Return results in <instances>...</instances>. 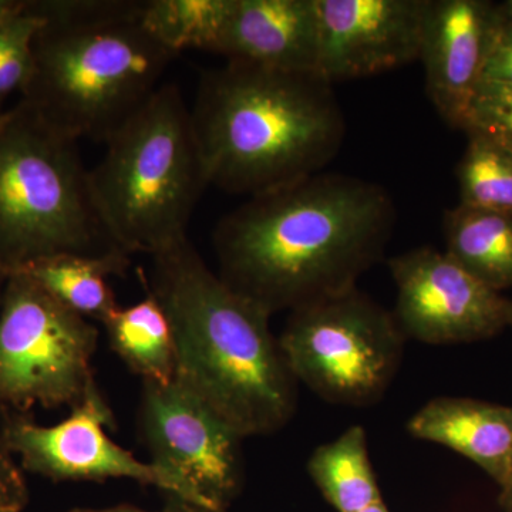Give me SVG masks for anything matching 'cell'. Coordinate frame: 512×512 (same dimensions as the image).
I'll return each mask as SVG.
<instances>
[{
	"instance_id": "cell-1",
	"label": "cell",
	"mask_w": 512,
	"mask_h": 512,
	"mask_svg": "<svg viewBox=\"0 0 512 512\" xmlns=\"http://www.w3.org/2000/svg\"><path fill=\"white\" fill-rule=\"evenodd\" d=\"M396 208L383 187L319 173L249 197L214 231L220 278L268 315L356 288L383 258Z\"/></svg>"
},
{
	"instance_id": "cell-2",
	"label": "cell",
	"mask_w": 512,
	"mask_h": 512,
	"mask_svg": "<svg viewBox=\"0 0 512 512\" xmlns=\"http://www.w3.org/2000/svg\"><path fill=\"white\" fill-rule=\"evenodd\" d=\"M148 292L173 329L175 380L244 439L284 429L298 382L264 309L229 288L185 238L151 256Z\"/></svg>"
},
{
	"instance_id": "cell-3",
	"label": "cell",
	"mask_w": 512,
	"mask_h": 512,
	"mask_svg": "<svg viewBox=\"0 0 512 512\" xmlns=\"http://www.w3.org/2000/svg\"><path fill=\"white\" fill-rule=\"evenodd\" d=\"M190 110L208 181L231 194L322 173L345 140L333 84L315 72L227 62L202 74Z\"/></svg>"
},
{
	"instance_id": "cell-4",
	"label": "cell",
	"mask_w": 512,
	"mask_h": 512,
	"mask_svg": "<svg viewBox=\"0 0 512 512\" xmlns=\"http://www.w3.org/2000/svg\"><path fill=\"white\" fill-rule=\"evenodd\" d=\"M143 5L33 0L45 23L20 101L64 136L106 143L157 92L175 57L144 26Z\"/></svg>"
},
{
	"instance_id": "cell-5",
	"label": "cell",
	"mask_w": 512,
	"mask_h": 512,
	"mask_svg": "<svg viewBox=\"0 0 512 512\" xmlns=\"http://www.w3.org/2000/svg\"><path fill=\"white\" fill-rule=\"evenodd\" d=\"M104 146L89 185L110 244L130 256H154L188 238L210 181L180 87L161 84Z\"/></svg>"
},
{
	"instance_id": "cell-6",
	"label": "cell",
	"mask_w": 512,
	"mask_h": 512,
	"mask_svg": "<svg viewBox=\"0 0 512 512\" xmlns=\"http://www.w3.org/2000/svg\"><path fill=\"white\" fill-rule=\"evenodd\" d=\"M79 141L19 101L0 126V259L9 274L63 252L114 248L90 195Z\"/></svg>"
},
{
	"instance_id": "cell-7",
	"label": "cell",
	"mask_w": 512,
	"mask_h": 512,
	"mask_svg": "<svg viewBox=\"0 0 512 512\" xmlns=\"http://www.w3.org/2000/svg\"><path fill=\"white\" fill-rule=\"evenodd\" d=\"M393 313L355 288L291 312L279 340L296 382L340 406L376 403L402 362Z\"/></svg>"
},
{
	"instance_id": "cell-8",
	"label": "cell",
	"mask_w": 512,
	"mask_h": 512,
	"mask_svg": "<svg viewBox=\"0 0 512 512\" xmlns=\"http://www.w3.org/2000/svg\"><path fill=\"white\" fill-rule=\"evenodd\" d=\"M99 332L22 272H10L0 298V409L79 404L96 383Z\"/></svg>"
},
{
	"instance_id": "cell-9",
	"label": "cell",
	"mask_w": 512,
	"mask_h": 512,
	"mask_svg": "<svg viewBox=\"0 0 512 512\" xmlns=\"http://www.w3.org/2000/svg\"><path fill=\"white\" fill-rule=\"evenodd\" d=\"M106 427H114V414L94 383L66 420L42 426L23 414H9L0 434L23 471L36 476L56 483L127 478L167 491L195 510L210 512L181 478L151 461L138 460L110 439Z\"/></svg>"
},
{
	"instance_id": "cell-10",
	"label": "cell",
	"mask_w": 512,
	"mask_h": 512,
	"mask_svg": "<svg viewBox=\"0 0 512 512\" xmlns=\"http://www.w3.org/2000/svg\"><path fill=\"white\" fill-rule=\"evenodd\" d=\"M138 426L151 463L220 512L238 490L244 437L177 382H143Z\"/></svg>"
},
{
	"instance_id": "cell-11",
	"label": "cell",
	"mask_w": 512,
	"mask_h": 512,
	"mask_svg": "<svg viewBox=\"0 0 512 512\" xmlns=\"http://www.w3.org/2000/svg\"><path fill=\"white\" fill-rule=\"evenodd\" d=\"M393 316L406 338L454 345L493 338L512 326V301L446 252L417 248L389 261Z\"/></svg>"
},
{
	"instance_id": "cell-12",
	"label": "cell",
	"mask_w": 512,
	"mask_h": 512,
	"mask_svg": "<svg viewBox=\"0 0 512 512\" xmlns=\"http://www.w3.org/2000/svg\"><path fill=\"white\" fill-rule=\"evenodd\" d=\"M427 0H316L318 73L330 84L419 60Z\"/></svg>"
},
{
	"instance_id": "cell-13",
	"label": "cell",
	"mask_w": 512,
	"mask_h": 512,
	"mask_svg": "<svg viewBox=\"0 0 512 512\" xmlns=\"http://www.w3.org/2000/svg\"><path fill=\"white\" fill-rule=\"evenodd\" d=\"M495 28L494 3L427 0L419 60L426 90L441 119L463 130L471 101L483 82Z\"/></svg>"
},
{
	"instance_id": "cell-14",
	"label": "cell",
	"mask_w": 512,
	"mask_h": 512,
	"mask_svg": "<svg viewBox=\"0 0 512 512\" xmlns=\"http://www.w3.org/2000/svg\"><path fill=\"white\" fill-rule=\"evenodd\" d=\"M215 55L282 72L318 73L316 0H234Z\"/></svg>"
},
{
	"instance_id": "cell-15",
	"label": "cell",
	"mask_w": 512,
	"mask_h": 512,
	"mask_svg": "<svg viewBox=\"0 0 512 512\" xmlns=\"http://www.w3.org/2000/svg\"><path fill=\"white\" fill-rule=\"evenodd\" d=\"M407 430L473 461L504 490L512 483V406L439 397L414 414Z\"/></svg>"
},
{
	"instance_id": "cell-16",
	"label": "cell",
	"mask_w": 512,
	"mask_h": 512,
	"mask_svg": "<svg viewBox=\"0 0 512 512\" xmlns=\"http://www.w3.org/2000/svg\"><path fill=\"white\" fill-rule=\"evenodd\" d=\"M130 255L117 248L100 254L63 252L18 269L42 286L57 302L87 320L103 323L119 308L107 279L123 275Z\"/></svg>"
},
{
	"instance_id": "cell-17",
	"label": "cell",
	"mask_w": 512,
	"mask_h": 512,
	"mask_svg": "<svg viewBox=\"0 0 512 512\" xmlns=\"http://www.w3.org/2000/svg\"><path fill=\"white\" fill-rule=\"evenodd\" d=\"M443 227L447 255L495 291L512 288V215L458 204Z\"/></svg>"
},
{
	"instance_id": "cell-18",
	"label": "cell",
	"mask_w": 512,
	"mask_h": 512,
	"mask_svg": "<svg viewBox=\"0 0 512 512\" xmlns=\"http://www.w3.org/2000/svg\"><path fill=\"white\" fill-rule=\"evenodd\" d=\"M111 350L143 382H174L177 372L173 329L163 306L148 292L103 322Z\"/></svg>"
},
{
	"instance_id": "cell-19",
	"label": "cell",
	"mask_w": 512,
	"mask_h": 512,
	"mask_svg": "<svg viewBox=\"0 0 512 512\" xmlns=\"http://www.w3.org/2000/svg\"><path fill=\"white\" fill-rule=\"evenodd\" d=\"M308 471L339 512H362L382 501L362 426L349 427L338 439L316 448Z\"/></svg>"
},
{
	"instance_id": "cell-20",
	"label": "cell",
	"mask_w": 512,
	"mask_h": 512,
	"mask_svg": "<svg viewBox=\"0 0 512 512\" xmlns=\"http://www.w3.org/2000/svg\"><path fill=\"white\" fill-rule=\"evenodd\" d=\"M234 0H147L143 23L175 56L188 49L215 53Z\"/></svg>"
},
{
	"instance_id": "cell-21",
	"label": "cell",
	"mask_w": 512,
	"mask_h": 512,
	"mask_svg": "<svg viewBox=\"0 0 512 512\" xmlns=\"http://www.w3.org/2000/svg\"><path fill=\"white\" fill-rule=\"evenodd\" d=\"M457 167L460 204L512 215V156L487 138L467 134Z\"/></svg>"
},
{
	"instance_id": "cell-22",
	"label": "cell",
	"mask_w": 512,
	"mask_h": 512,
	"mask_svg": "<svg viewBox=\"0 0 512 512\" xmlns=\"http://www.w3.org/2000/svg\"><path fill=\"white\" fill-rule=\"evenodd\" d=\"M43 20L33 0H18L0 16V113L6 99L22 93L32 72L33 43Z\"/></svg>"
},
{
	"instance_id": "cell-23",
	"label": "cell",
	"mask_w": 512,
	"mask_h": 512,
	"mask_svg": "<svg viewBox=\"0 0 512 512\" xmlns=\"http://www.w3.org/2000/svg\"><path fill=\"white\" fill-rule=\"evenodd\" d=\"M463 131L487 138L512 156V87L481 83Z\"/></svg>"
},
{
	"instance_id": "cell-24",
	"label": "cell",
	"mask_w": 512,
	"mask_h": 512,
	"mask_svg": "<svg viewBox=\"0 0 512 512\" xmlns=\"http://www.w3.org/2000/svg\"><path fill=\"white\" fill-rule=\"evenodd\" d=\"M25 471L0 434V512H22L29 503Z\"/></svg>"
},
{
	"instance_id": "cell-25",
	"label": "cell",
	"mask_w": 512,
	"mask_h": 512,
	"mask_svg": "<svg viewBox=\"0 0 512 512\" xmlns=\"http://www.w3.org/2000/svg\"><path fill=\"white\" fill-rule=\"evenodd\" d=\"M481 83L512 87V28L498 22L497 18Z\"/></svg>"
},
{
	"instance_id": "cell-26",
	"label": "cell",
	"mask_w": 512,
	"mask_h": 512,
	"mask_svg": "<svg viewBox=\"0 0 512 512\" xmlns=\"http://www.w3.org/2000/svg\"><path fill=\"white\" fill-rule=\"evenodd\" d=\"M494 12L498 22L503 23L505 26H511L512 28V0L494 3Z\"/></svg>"
},
{
	"instance_id": "cell-27",
	"label": "cell",
	"mask_w": 512,
	"mask_h": 512,
	"mask_svg": "<svg viewBox=\"0 0 512 512\" xmlns=\"http://www.w3.org/2000/svg\"><path fill=\"white\" fill-rule=\"evenodd\" d=\"M90 512H151V511L140 510V508L131 507V505H119V507H111V508H107V510H99V511L90 510ZM160 512H188V511L165 510V511H160ZM192 512H201V511L194 510Z\"/></svg>"
},
{
	"instance_id": "cell-28",
	"label": "cell",
	"mask_w": 512,
	"mask_h": 512,
	"mask_svg": "<svg viewBox=\"0 0 512 512\" xmlns=\"http://www.w3.org/2000/svg\"><path fill=\"white\" fill-rule=\"evenodd\" d=\"M9 271L0 259V298H2L3 288H5L6 281H8Z\"/></svg>"
},
{
	"instance_id": "cell-29",
	"label": "cell",
	"mask_w": 512,
	"mask_h": 512,
	"mask_svg": "<svg viewBox=\"0 0 512 512\" xmlns=\"http://www.w3.org/2000/svg\"><path fill=\"white\" fill-rule=\"evenodd\" d=\"M18 0H0V16L5 15L10 9L15 8Z\"/></svg>"
},
{
	"instance_id": "cell-30",
	"label": "cell",
	"mask_w": 512,
	"mask_h": 512,
	"mask_svg": "<svg viewBox=\"0 0 512 512\" xmlns=\"http://www.w3.org/2000/svg\"><path fill=\"white\" fill-rule=\"evenodd\" d=\"M362 512H389V510H387L386 505H384L382 501H379V503L370 505L369 508H366V510Z\"/></svg>"
},
{
	"instance_id": "cell-31",
	"label": "cell",
	"mask_w": 512,
	"mask_h": 512,
	"mask_svg": "<svg viewBox=\"0 0 512 512\" xmlns=\"http://www.w3.org/2000/svg\"><path fill=\"white\" fill-rule=\"evenodd\" d=\"M505 500H507L508 508L512 512V483L505 488Z\"/></svg>"
},
{
	"instance_id": "cell-32",
	"label": "cell",
	"mask_w": 512,
	"mask_h": 512,
	"mask_svg": "<svg viewBox=\"0 0 512 512\" xmlns=\"http://www.w3.org/2000/svg\"><path fill=\"white\" fill-rule=\"evenodd\" d=\"M6 111H8V110H5V111H3V113H0V126H2L3 120H5Z\"/></svg>"
},
{
	"instance_id": "cell-33",
	"label": "cell",
	"mask_w": 512,
	"mask_h": 512,
	"mask_svg": "<svg viewBox=\"0 0 512 512\" xmlns=\"http://www.w3.org/2000/svg\"><path fill=\"white\" fill-rule=\"evenodd\" d=\"M70 512H90V510H73V511H70Z\"/></svg>"
},
{
	"instance_id": "cell-34",
	"label": "cell",
	"mask_w": 512,
	"mask_h": 512,
	"mask_svg": "<svg viewBox=\"0 0 512 512\" xmlns=\"http://www.w3.org/2000/svg\"><path fill=\"white\" fill-rule=\"evenodd\" d=\"M201 512H205V511H201Z\"/></svg>"
}]
</instances>
